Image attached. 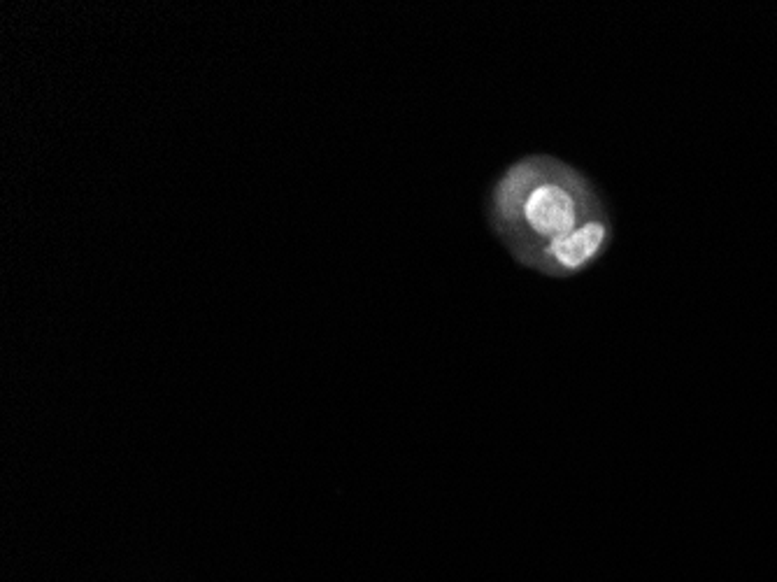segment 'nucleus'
<instances>
[{
	"instance_id": "obj_1",
	"label": "nucleus",
	"mask_w": 777,
	"mask_h": 582,
	"mask_svg": "<svg viewBox=\"0 0 777 582\" xmlns=\"http://www.w3.org/2000/svg\"><path fill=\"white\" fill-rule=\"evenodd\" d=\"M582 210L573 173L556 161L536 156L505 170L491 191L489 217L512 254L540 268L547 247L591 222L582 217Z\"/></svg>"
},
{
	"instance_id": "obj_2",
	"label": "nucleus",
	"mask_w": 777,
	"mask_h": 582,
	"mask_svg": "<svg viewBox=\"0 0 777 582\" xmlns=\"http://www.w3.org/2000/svg\"><path fill=\"white\" fill-rule=\"evenodd\" d=\"M608 238V229L603 222H591L577 226L575 231H570L568 236H563L547 247L540 268H554V271H577L584 264H589L591 259L601 252V247Z\"/></svg>"
}]
</instances>
